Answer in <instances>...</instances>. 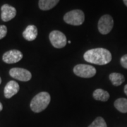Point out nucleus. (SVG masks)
<instances>
[{"instance_id": "obj_1", "label": "nucleus", "mask_w": 127, "mask_h": 127, "mask_svg": "<svg viewBox=\"0 0 127 127\" xmlns=\"http://www.w3.org/2000/svg\"><path fill=\"white\" fill-rule=\"evenodd\" d=\"M84 59L91 64L105 65L112 61V54L104 48H95L88 50L83 55Z\"/></svg>"}, {"instance_id": "obj_2", "label": "nucleus", "mask_w": 127, "mask_h": 127, "mask_svg": "<svg viewBox=\"0 0 127 127\" xmlns=\"http://www.w3.org/2000/svg\"><path fill=\"white\" fill-rule=\"evenodd\" d=\"M51 100L50 94L47 92H41L36 95L31 102V109L35 113H39L47 107Z\"/></svg>"}, {"instance_id": "obj_3", "label": "nucleus", "mask_w": 127, "mask_h": 127, "mask_svg": "<svg viewBox=\"0 0 127 127\" xmlns=\"http://www.w3.org/2000/svg\"><path fill=\"white\" fill-rule=\"evenodd\" d=\"M64 21L72 26H81L85 21V14L81 10H72L64 15Z\"/></svg>"}, {"instance_id": "obj_4", "label": "nucleus", "mask_w": 127, "mask_h": 127, "mask_svg": "<svg viewBox=\"0 0 127 127\" xmlns=\"http://www.w3.org/2000/svg\"><path fill=\"white\" fill-rule=\"evenodd\" d=\"M74 73L79 77L91 78L96 74V69L88 64H78L73 68Z\"/></svg>"}, {"instance_id": "obj_5", "label": "nucleus", "mask_w": 127, "mask_h": 127, "mask_svg": "<svg viewBox=\"0 0 127 127\" xmlns=\"http://www.w3.org/2000/svg\"><path fill=\"white\" fill-rule=\"evenodd\" d=\"M49 37L51 44L57 49L63 48L67 43L66 35L59 31H52L50 33Z\"/></svg>"}, {"instance_id": "obj_6", "label": "nucleus", "mask_w": 127, "mask_h": 127, "mask_svg": "<svg viewBox=\"0 0 127 127\" xmlns=\"http://www.w3.org/2000/svg\"><path fill=\"white\" fill-rule=\"evenodd\" d=\"M98 30L101 34L107 35L112 30L114 26V20L112 17L106 14L102 16L98 21Z\"/></svg>"}, {"instance_id": "obj_7", "label": "nucleus", "mask_w": 127, "mask_h": 127, "mask_svg": "<svg viewBox=\"0 0 127 127\" xmlns=\"http://www.w3.org/2000/svg\"><path fill=\"white\" fill-rule=\"evenodd\" d=\"M9 74L11 77L20 81H28L32 78L31 73L22 68H12L9 71Z\"/></svg>"}, {"instance_id": "obj_8", "label": "nucleus", "mask_w": 127, "mask_h": 127, "mask_svg": "<svg viewBox=\"0 0 127 127\" xmlns=\"http://www.w3.org/2000/svg\"><path fill=\"white\" fill-rule=\"evenodd\" d=\"M23 58V54L17 50H9L3 55L2 59L6 64H15L21 61Z\"/></svg>"}, {"instance_id": "obj_9", "label": "nucleus", "mask_w": 127, "mask_h": 127, "mask_svg": "<svg viewBox=\"0 0 127 127\" xmlns=\"http://www.w3.org/2000/svg\"><path fill=\"white\" fill-rule=\"evenodd\" d=\"M1 20L4 22L11 21L16 15V9H15L14 6L6 4L1 6Z\"/></svg>"}, {"instance_id": "obj_10", "label": "nucleus", "mask_w": 127, "mask_h": 127, "mask_svg": "<svg viewBox=\"0 0 127 127\" xmlns=\"http://www.w3.org/2000/svg\"><path fill=\"white\" fill-rule=\"evenodd\" d=\"M19 91V85L17 82L15 81H11L7 83V84L5 86L4 91V97L6 98H11L16 93H18Z\"/></svg>"}, {"instance_id": "obj_11", "label": "nucleus", "mask_w": 127, "mask_h": 127, "mask_svg": "<svg viewBox=\"0 0 127 127\" xmlns=\"http://www.w3.org/2000/svg\"><path fill=\"white\" fill-rule=\"evenodd\" d=\"M37 36V28L34 25L28 26L23 32V37L28 41L35 40Z\"/></svg>"}, {"instance_id": "obj_12", "label": "nucleus", "mask_w": 127, "mask_h": 127, "mask_svg": "<svg viewBox=\"0 0 127 127\" xmlns=\"http://www.w3.org/2000/svg\"><path fill=\"white\" fill-rule=\"evenodd\" d=\"M59 1V0H39L38 6L41 10L47 11L54 8Z\"/></svg>"}, {"instance_id": "obj_13", "label": "nucleus", "mask_w": 127, "mask_h": 127, "mask_svg": "<svg viewBox=\"0 0 127 127\" xmlns=\"http://www.w3.org/2000/svg\"><path fill=\"white\" fill-rule=\"evenodd\" d=\"M93 96L94 99L99 101L106 102L109 100V94L107 91H104L102 89H97L93 92Z\"/></svg>"}, {"instance_id": "obj_14", "label": "nucleus", "mask_w": 127, "mask_h": 127, "mask_svg": "<svg viewBox=\"0 0 127 127\" xmlns=\"http://www.w3.org/2000/svg\"><path fill=\"white\" fill-rule=\"evenodd\" d=\"M109 80L114 86H121L125 81V78L122 74L119 73H112L109 74Z\"/></svg>"}, {"instance_id": "obj_15", "label": "nucleus", "mask_w": 127, "mask_h": 127, "mask_svg": "<svg viewBox=\"0 0 127 127\" xmlns=\"http://www.w3.org/2000/svg\"><path fill=\"white\" fill-rule=\"evenodd\" d=\"M114 107L122 113H127V99L119 98L114 102Z\"/></svg>"}, {"instance_id": "obj_16", "label": "nucleus", "mask_w": 127, "mask_h": 127, "mask_svg": "<svg viewBox=\"0 0 127 127\" xmlns=\"http://www.w3.org/2000/svg\"><path fill=\"white\" fill-rule=\"evenodd\" d=\"M88 127H107V126L104 119L99 117L95 119Z\"/></svg>"}, {"instance_id": "obj_17", "label": "nucleus", "mask_w": 127, "mask_h": 127, "mask_svg": "<svg viewBox=\"0 0 127 127\" xmlns=\"http://www.w3.org/2000/svg\"><path fill=\"white\" fill-rule=\"evenodd\" d=\"M7 33V28L4 25H0V40L4 38Z\"/></svg>"}, {"instance_id": "obj_18", "label": "nucleus", "mask_w": 127, "mask_h": 127, "mask_svg": "<svg viewBox=\"0 0 127 127\" xmlns=\"http://www.w3.org/2000/svg\"><path fill=\"white\" fill-rule=\"evenodd\" d=\"M120 64L122 66V67L127 69V55H124L120 59Z\"/></svg>"}, {"instance_id": "obj_19", "label": "nucleus", "mask_w": 127, "mask_h": 127, "mask_svg": "<svg viewBox=\"0 0 127 127\" xmlns=\"http://www.w3.org/2000/svg\"><path fill=\"white\" fill-rule=\"evenodd\" d=\"M124 93L127 95V84L124 86Z\"/></svg>"}, {"instance_id": "obj_20", "label": "nucleus", "mask_w": 127, "mask_h": 127, "mask_svg": "<svg viewBox=\"0 0 127 127\" xmlns=\"http://www.w3.org/2000/svg\"><path fill=\"white\" fill-rule=\"evenodd\" d=\"M2 109H3V106H2V104L0 102V112L2 110Z\"/></svg>"}, {"instance_id": "obj_21", "label": "nucleus", "mask_w": 127, "mask_h": 127, "mask_svg": "<svg viewBox=\"0 0 127 127\" xmlns=\"http://www.w3.org/2000/svg\"><path fill=\"white\" fill-rule=\"evenodd\" d=\"M123 1H124V4L126 5L127 6V0H123Z\"/></svg>"}, {"instance_id": "obj_22", "label": "nucleus", "mask_w": 127, "mask_h": 127, "mask_svg": "<svg viewBox=\"0 0 127 127\" xmlns=\"http://www.w3.org/2000/svg\"><path fill=\"white\" fill-rule=\"evenodd\" d=\"M1 78L0 77V84H1Z\"/></svg>"}]
</instances>
